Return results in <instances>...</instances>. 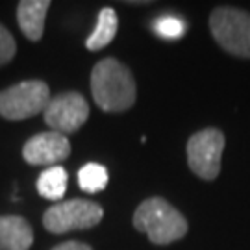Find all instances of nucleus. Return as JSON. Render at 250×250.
Returning <instances> with one entry per match:
<instances>
[{"instance_id": "obj_6", "label": "nucleus", "mask_w": 250, "mask_h": 250, "mask_svg": "<svg viewBox=\"0 0 250 250\" xmlns=\"http://www.w3.org/2000/svg\"><path fill=\"white\" fill-rule=\"evenodd\" d=\"M224 134L217 128H206L193 134L188 141L189 169L202 180H215L221 172Z\"/></svg>"}, {"instance_id": "obj_3", "label": "nucleus", "mask_w": 250, "mask_h": 250, "mask_svg": "<svg viewBox=\"0 0 250 250\" xmlns=\"http://www.w3.org/2000/svg\"><path fill=\"white\" fill-rule=\"evenodd\" d=\"M209 30L226 52L250 58V13L237 8H217L209 17Z\"/></svg>"}, {"instance_id": "obj_8", "label": "nucleus", "mask_w": 250, "mask_h": 250, "mask_svg": "<svg viewBox=\"0 0 250 250\" xmlns=\"http://www.w3.org/2000/svg\"><path fill=\"white\" fill-rule=\"evenodd\" d=\"M71 154V143L63 134L41 132L30 137L22 148V156L30 165H50L67 160Z\"/></svg>"}, {"instance_id": "obj_14", "label": "nucleus", "mask_w": 250, "mask_h": 250, "mask_svg": "<svg viewBox=\"0 0 250 250\" xmlns=\"http://www.w3.org/2000/svg\"><path fill=\"white\" fill-rule=\"evenodd\" d=\"M154 32L161 39H178L186 32V22L178 17L165 15V17H160L154 22Z\"/></svg>"}, {"instance_id": "obj_10", "label": "nucleus", "mask_w": 250, "mask_h": 250, "mask_svg": "<svg viewBox=\"0 0 250 250\" xmlns=\"http://www.w3.org/2000/svg\"><path fill=\"white\" fill-rule=\"evenodd\" d=\"M48 8H50V0H22V2H19V26L30 41H39L43 37Z\"/></svg>"}, {"instance_id": "obj_9", "label": "nucleus", "mask_w": 250, "mask_h": 250, "mask_svg": "<svg viewBox=\"0 0 250 250\" xmlns=\"http://www.w3.org/2000/svg\"><path fill=\"white\" fill-rule=\"evenodd\" d=\"M34 230L26 219L19 215L0 217V250H30Z\"/></svg>"}, {"instance_id": "obj_2", "label": "nucleus", "mask_w": 250, "mask_h": 250, "mask_svg": "<svg viewBox=\"0 0 250 250\" xmlns=\"http://www.w3.org/2000/svg\"><path fill=\"white\" fill-rule=\"evenodd\" d=\"M134 226L143 232L154 245H169L188 233V221L165 198L152 197L137 206Z\"/></svg>"}, {"instance_id": "obj_15", "label": "nucleus", "mask_w": 250, "mask_h": 250, "mask_svg": "<svg viewBox=\"0 0 250 250\" xmlns=\"http://www.w3.org/2000/svg\"><path fill=\"white\" fill-rule=\"evenodd\" d=\"M15 52H17L15 39L6 28L0 24V65H6V63L11 62Z\"/></svg>"}, {"instance_id": "obj_11", "label": "nucleus", "mask_w": 250, "mask_h": 250, "mask_svg": "<svg viewBox=\"0 0 250 250\" xmlns=\"http://www.w3.org/2000/svg\"><path fill=\"white\" fill-rule=\"evenodd\" d=\"M119 28V17H117L115 9L113 8H102L99 13V21H97V28L93 30V34L87 37L85 46L89 50H100L107 46L117 34Z\"/></svg>"}, {"instance_id": "obj_7", "label": "nucleus", "mask_w": 250, "mask_h": 250, "mask_svg": "<svg viewBox=\"0 0 250 250\" xmlns=\"http://www.w3.org/2000/svg\"><path fill=\"white\" fill-rule=\"evenodd\" d=\"M43 115H45V123L52 128V132L63 135L72 134L87 121L89 104L80 93L69 91V93L52 97Z\"/></svg>"}, {"instance_id": "obj_1", "label": "nucleus", "mask_w": 250, "mask_h": 250, "mask_svg": "<svg viewBox=\"0 0 250 250\" xmlns=\"http://www.w3.org/2000/svg\"><path fill=\"white\" fill-rule=\"evenodd\" d=\"M91 91L102 111L119 113L134 106L137 89L130 69L115 58L100 60L91 72Z\"/></svg>"}, {"instance_id": "obj_4", "label": "nucleus", "mask_w": 250, "mask_h": 250, "mask_svg": "<svg viewBox=\"0 0 250 250\" xmlns=\"http://www.w3.org/2000/svg\"><path fill=\"white\" fill-rule=\"evenodd\" d=\"M104 209L93 200L71 198L50 206L43 215V224L48 232L67 233L72 230L93 228L102 221Z\"/></svg>"}, {"instance_id": "obj_13", "label": "nucleus", "mask_w": 250, "mask_h": 250, "mask_svg": "<svg viewBox=\"0 0 250 250\" xmlns=\"http://www.w3.org/2000/svg\"><path fill=\"white\" fill-rule=\"evenodd\" d=\"M107 169L100 163H85L78 170V186L85 193H99L107 186Z\"/></svg>"}, {"instance_id": "obj_16", "label": "nucleus", "mask_w": 250, "mask_h": 250, "mask_svg": "<svg viewBox=\"0 0 250 250\" xmlns=\"http://www.w3.org/2000/svg\"><path fill=\"white\" fill-rule=\"evenodd\" d=\"M52 250H93L89 245H85V243H80V241H67V243H62V245H58V247H54Z\"/></svg>"}, {"instance_id": "obj_12", "label": "nucleus", "mask_w": 250, "mask_h": 250, "mask_svg": "<svg viewBox=\"0 0 250 250\" xmlns=\"http://www.w3.org/2000/svg\"><path fill=\"white\" fill-rule=\"evenodd\" d=\"M67 180L69 176L63 167L60 165L48 167L37 178V191L41 197L48 198V200H62L67 191Z\"/></svg>"}, {"instance_id": "obj_5", "label": "nucleus", "mask_w": 250, "mask_h": 250, "mask_svg": "<svg viewBox=\"0 0 250 250\" xmlns=\"http://www.w3.org/2000/svg\"><path fill=\"white\" fill-rule=\"evenodd\" d=\"M50 89L45 82L26 80L0 91V115L8 121H22L45 111Z\"/></svg>"}]
</instances>
